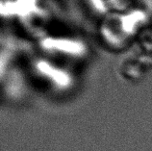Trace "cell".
Masks as SVG:
<instances>
[{
	"instance_id": "2",
	"label": "cell",
	"mask_w": 152,
	"mask_h": 151,
	"mask_svg": "<svg viewBox=\"0 0 152 151\" xmlns=\"http://www.w3.org/2000/svg\"><path fill=\"white\" fill-rule=\"evenodd\" d=\"M42 49L56 55L78 57L85 53V45L75 39H48L42 43Z\"/></svg>"
},
{
	"instance_id": "4",
	"label": "cell",
	"mask_w": 152,
	"mask_h": 151,
	"mask_svg": "<svg viewBox=\"0 0 152 151\" xmlns=\"http://www.w3.org/2000/svg\"><path fill=\"white\" fill-rule=\"evenodd\" d=\"M90 2L91 7L98 13L110 15L127 9L125 7L130 4V0H90Z\"/></svg>"
},
{
	"instance_id": "1",
	"label": "cell",
	"mask_w": 152,
	"mask_h": 151,
	"mask_svg": "<svg viewBox=\"0 0 152 151\" xmlns=\"http://www.w3.org/2000/svg\"><path fill=\"white\" fill-rule=\"evenodd\" d=\"M148 13L142 8H130L127 12L107 15L101 26L103 39L113 47L123 45L145 26Z\"/></svg>"
},
{
	"instance_id": "3",
	"label": "cell",
	"mask_w": 152,
	"mask_h": 151,
	"mask_svg": "<svg viewBox=\"0 0 152 151\" xmlns=\"http://www.w3.org/2000/svg\"><path fill=\"white\" fill-rule=\"evenodd\" d=\"M35 70L38 75H41L42 78L47 79L50 83L59 87V88L67 87L70 83L69 74L63 71L61 69H59V67H56L48 61H37L35 63Z\"/></svg>"
}]
</instances>
